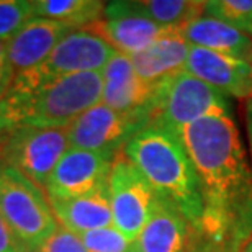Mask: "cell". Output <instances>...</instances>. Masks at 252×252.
<instances>
[{"label": "cell", "instance_id": "obj_1", "mask_svg": "<svg viewBox=\"0 0 252 252\" xmlns=\"http://www.w3.org/2000/svg\"><path fill=\"white\" fill-rule=\"evenodd\" d=\"M179 136L205 201L200 234L241 249L252 234V170L233 115L201 118Z\"/></svg>", "mask_w": 252, "mask_h": 252}, {"label": "cell", "instance_id": "obj_2", "mask_svg": "<svg viewBox=\"0 0 252 252\" xmlns=\"http://www.w3.org/2000/svg\"><path fill=\"white\" fill-rule=\"evenodd\" d=\"M102 72L59 77L36 85L12 82L0 100V133L20 128H69L102 102Z\"/></svg>", "mask_w": 252, "mask_h": 252}, {"label": "cell", "instance_id": "obj_3", "mask_svg": "<svg viewBox=\"0 0 252 252\" xmlns=\"http://www.w3.org/2000/svg\"><path fill=\"white\" fill-rule=\"evenodd\" d=\"M123 154L156 193L170 201L200 231L205 201L198 174L180 136L159 125H149L125 146Z\"/></svg>", "mask_w": 252, "mask_h": 252}, {"label": "cell", "instance_id": "obj_4", "mask_svg": "<svg viewBox=\"0 0 252 252\" xmlns=\"http://www.w3.org/2000/svg\"><path fill=\"white\" fill-rule=\"evenodd\" d=\"M0 213L23 248L32 252L59 228L46 191L2 159Z\"/></svg>", "mask_w": 252, "mask_h": 252}, {"label": "cell", "instance_id": "obj_5", "mask_svg": "<svg viewBox=\"0 0 252 252\" xmlns=\"http://www.w3.org/2000/svg\"><path fill=\"white\" fill-rule=\"evenodd\" d=\"M213 115H233L228 95L187 70L158 84L151 125H159L179 136L189 125Z\"/></svg>", "mask_w": 252, "mask_h": 252}, {"label": "cell", "instance_id": "obj_6", "mask_svg": "<svg viewBox=\"0 0 252 252\" xmlns=\"http://www.w3.org/2000/svg\"><path fill=\"white\" fill-rule=\"evenodd\" d=\"M115 53L117 51L95 33L85 28L74 30L65 34L38 67L15 75L13 82L36 85L67 75L102 72Z\"/></svg>", "mask_w": 252, "mask_h": 252}, {"label": "cell", "instance_id": "obj_7", "mask_svg": "<svg viewBox=\"0 0 252 252\" xmlns=\"http://www.w3.org/2000/svg\"><path fill=\"white\" fill-rule=\"evenodd\" d=\"M69 148L67 128H20L3 134L0 159L44 189Z\"/></svg>", "mask_w": 252, "mask_h": 252}, {"label": "cell", "instance_id": "obj_8", "mask_svg": "<svg viewBox=\"0 0 252 252\" xmlns=\"http://www.w3.org/2000/svg\"><path fill=\"white\" fill-rule=\"evenodd\" d=\"M151 122L149 113H120L100 102L70 123L69 144L70 148L118 156Z\"/></svg>", "mask_w": 252, "mask_h": 252}, {"label": "cell", "instance_id": "obj_9", "mask_svg": "<svg viewBox=\"0 0 252 252\" xmlns=\"http://www.w3.org/2000/svg\"><path fill=\"white\" fill-rule=\"evenodd\" d=\"M108 191L113 226L126 238L136 241L151 218L158 193L123 153L113 160L108 177Z\"/></svg>", "mask_w": 252, "mask_h": 252}, {"label": "cell", "instance_id": "obj_10", "mask_svg": "<svg viewBox=\"0 0 252 252\" xmlns=\"http://www.w3.org/2000/svg\"><path fill=\"white\" fill-rule=\"evenodd\" d=\"M115 158L117 156L69 148L43 190L48 198L69 200L102 189L108 184Z\"/></svg>", "mask_w": 252, "mask_h": 252}, {"label": "cell", "instance_id": "obj_11", "mask_svg": "<svg viewBox=\"0 0 252 252\" xmlns=\"http://www.w3.org/2000/svg\"><path fill=\"white\" fill-rule=\"evenodd\" d=\"M102 103L120 113H149L153 118L158 84H149L141 79L129 56L115 53L102 70Z\"/></svg>", "mask_w": 252, "mask_h": 252}, {"label": "cell", "instance_id": "obj_12", "mask_svg": "<svg viewBox=\"0 0 252 252\" xmlns=\"http://www.w3.org/2000/svg\"><path fill=\"white\" fill-rule=\"evenodd\" d=\"M200 238V231L158 195L151 218L134 241V252H191Z\"/></svg>", "mask_w": 252, "mask_h": 252}, {"label": "cell", "instance_id": "obj_13", "mask_svg": "<svg viewBox=\"0 0 252 252\" xmlns=\"http://www.w3.org/2000/svg\"><path fill=\"white\" fill-rule=\"evenodd\" d=\"M185 70L234 98L252 97V65L244 59L190 46Z\"/></svg>", "mask_w": 252, "mask_h": 252}, {"label": "cell", "instance_id": "obj_14", "mask_svg": "<svg viewBox=\"0 0 252 252\" xmlns=\"http://www.w3.org/2000/svg\"><path fill=\"white\" fill-rule=\"evenodd\" d=\"M74 28L53 20L32 17L7 41L8 61L15 75L38 67L58 43Z\"/></svg>", "mask_w": 252, "mask_h": 252}, {"label": "cell", "instance_id": "obj_15", "mask_svg": "<svg viewBox=\"0 0 252 252\" xmlns=\"http://www.w3.org/2000/svg\"><path fill=\"white\" fill-rule=\"evenodd\" d=\"M85 30L105 39L117 53L133 56L177 28L162 27L136 15H126L118 18H102L85 27Z\"/></svg>", "mask_w": 252, "mask_h": 252}, {"label": "cell", "instance_id": "obj_16", "mask_svg": "<svg viewBox=\"0 0 252 252\" xmlns=\"http://www.w3.org/2000/svg\"><path fill=\"white\" fill-rule=\"evenodd\" d=\"M49 203H51L53 213L59 226L72 231L77 236L94 229L113 226L108 184L103 185L102 189L82 196H75V198H49Z\"/></svg>", "mask_w": 252, "mask_h": 252}, {"label": "cell", "instance_id": "obj_17", "mask_svg": "<svg viewBox=\"0 0 252 252\" xmlns=\"http://www.w3.org/2000/svg\"><path fill=\"white\" fill-rule=\"evenodd\" d=\"M179 33L187 39L190 46H198L210 51L252 61V36L229 25L206 15L182 25Z\"/></svg>", "mask_w": 252, "mask_h": 252}, {"label": "cell", "instance_id": "obj_18", "mask_svg": "<svg viewBox=\"0 0 252 252\" xmlns=\"http://www.w3.org/2000/svg\"><path fill=\"white\" fill-rule=\"evenodd\" d=\"M189 53L190 44L177 28L129 58L141 79L149 84H159L185 70Z\"/></svg>", "mask_w": 252, "mask_h": 252}, {"label": "cell", "instance_id": "obj_19", "mask_svg": "<svg viewBox=\"0 0 252 252\" xmlns=\"http://www.w3.org/2000/svg\"><path fill=\"white\" fill-rule=\"evenodd\" d=\"M203 13L205 2L198 0H120L107 3L103 18L136 15L162 27L180 28Z\"/></svg>", "mask_w": 252, "mask_h": 252}, {"label": "cell", "instance_id": "obj_20", "mask_svg": "<svg viewBox=\"0 0 252 252\" xmlns=\"http://www.w3.org/2000/svg\"><path fill=\"white\" fill-rule=\"evenodd\" d=\"M33 15L64 23L74 30L85 28L103 18L107 2L100 0H32Z\"/></svg>", "mask_w": 252, "mask_h": 252}, {"label": "cell", "instance_id": "obj_21", "mask_svg": "<svg viewBox=\"0 0 252 252\" xmlns=\"http://www.w3.org/2000/svg\"><path fill=\"white\" fill-rule=\"evenodd\" d=\"M205 15L252 36V0H211L205 2Z\"/></svg>", "mask_w": 252, "mask_h": 252}, {"label": "cell", "instance_id": "obj_22", "mask_svg": "<svg viewBox=\"0 0 252 252\" xmlns=\"http://www.w3.org/2000/svg\"><path fill=\"white\" fill-rule=\"evenodd\" d=\"M80 241L89 252H133L134 241L118 231L115 226H107L79 234Z\"/></svg>", "mask_w": 252, "mask_h": 252}, {"label": "cell", "instance_id": "obj_23", "mask_svg": "<svg viewBox=\"0 0 252 252\" xmlns=\"http://www.w3.org/2000/svg\"><path fill=\"white\" fill-rule=\"evenodd\" d=\"M32 17V0H0V39L8 41Z\"/></svg>", "mask_w": 252, "mask_h": 252}, {"label": "cell", "instance_id": "obj_24", "mask_svg": "<svg viewBox=\"0 0 252 252\" xmlns=\"http://www.w3.org/2000/svg\"><path fill=\"white\" fill-rule=\"evenodd\" d=\"M33 252H89L82 244V241L72 231L59 228L44 241L43 244H39Z\"/></svg>", "mask_w": 252, "mask_h": 252}, {"label": "cell", "instance_id": "obj_25", "mask_svg": "<svg viewBox=\"0 0 252 252\" xmlns=\"http://www.w3.org/2000/svg\"><path fill=\"white\" fill-rule=\"evenodd\" d=\"M15 79V72L12 69V64L8 61V53H7V41L0 39V100L3 98V95L7 94Z\"/></svg>", "mask_w": 252, "mask_h": 252}, {"label": "cell", "instance_id": "obj_26", "mask_svg": "<svg viewBox=\"0 0 252 252\" xmlns=\"http://www.w3.org/2000/svg\"><path fill=\"white\" fill-rule=\"evenodd\" d=\"M0 252H25V248L8 228L2 213H0Z\"/></svg>", "mask_w": 252, "mask_h": 252}, {"label": "cell", "instance_id": "obj_27", "mask_svg": "<svg viewBox=\"0 0 252 252\" xmlns=\"http://www.w3.org/2000/svg\"><path fill=\"white\" fill-rule=\"evenodd\" d=\"M191 252H239V249H236L233 246H228V244L216 243V241H211L201 236Z\"/></svg>", "mask_w": 252, "mask_h": 252}, {"label": "cell", "instance_id": "obj_28", "mask_svg": "<svg viewBox=\"0 0 252 252\" xmlns=\"http://www.w3.org/2000/svg\"><path fill=\"white\" fill-rule=\"evenodd\" d=\"M244 120H246V133H248V141L252 156V97L246 100L244 105Z\"/></svg>", "mask_w": 252, "mask_h": 252}, {"label": "cell", "instance_id": "obj_29", "mask_svg": "<svg viewBox=\"0 0 252 252\" xmlns=\"http://www.w3.org/2000/svg\"><path fill=\"white\" fill-rule=\"evenodd\" d=\"M239 252H252V238H251V239L248 241V243L244 244V248L241 249Z\"/></svg>", "mask_w": 252, "mask_h": 252}, {"label": "cell", "instance_id": "obj_30", "mask_svg": "<svg viewBox=\"0 0 252 252\" xmlns=\"http://www.w3.org/2000/svg\"><path fill=\"white\" fill-rule=\"evenodd\" d=\"M2 144H3V134L0 133V151H2Z\"/></svg>", "mask_w": 252, "mask_h": 252}, {"label": "cell", "instance_id": "obj_31", "mask_svg": "<svg viewBox=\"0 0 252 252\" xmlns=\"http://www.w3.org/2000/svg\"><path fill=\"white\" fill-rule=\"evenodd\" d=\"M251 65H252V61H251Z\"/></svg>", "mask_w": 252, "mask_h": 252}, {"label": "cell", "instance_id": "obj_32", "mask_svg": "<svg viewBox=\"0 0 252 252\" xmlns=\"http://www.w3.org/2000/svg\"><path fill=\"white\" fill-rule=\"evenodd\" d=\"M133 252H134V251H133Z\"/></svg>", "mask_w": 252, "mask_h": 252}]
</instances>
